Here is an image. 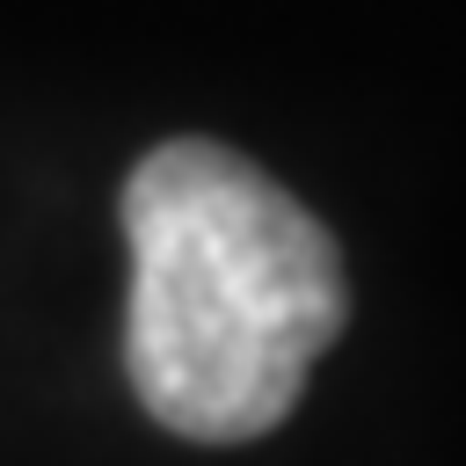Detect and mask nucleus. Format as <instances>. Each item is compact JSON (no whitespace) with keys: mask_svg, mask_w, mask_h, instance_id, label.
Returning <instances> with one entry per match:
<instances>
[{"mask_svg":"<svg viewBox=\"0 0 466 466\" xmlns=\"http://www.w3.org/2000/svg\"><path fill=\"white\" fill-rule=\"evenodd\" d=\"M131 299L124 379L182 444L269 437L350 320L335 233L248 153L160 138L116 197Z\"/></svg>","mask_w":466,"mask_h":466,"instance_id":"obj_1","label":"nucleus"}]
</instances>
